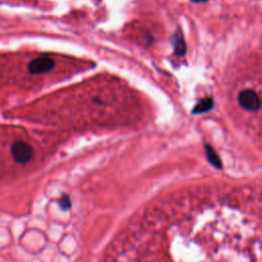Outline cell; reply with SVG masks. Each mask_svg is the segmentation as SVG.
Segmentation results:
<instances>
[{
  "mask_svg": "<svg viewBox=\"0 0 262 262\" xmlns=\"http://www.w3.org/2000/svg\"><path fill=\"white\" fill-rule=\"evenodd\" d=\"M105 262H262V193H176L146 207Z\"/></svg>",
  "mask_w": 262,
  "mask_h": 262,
  "instance_id": "6da1fadb",
  "label": "cell"
},
{
  "mask_svg": "<svg viewBox=\"0 0 262 262\" xmlns=\"http://www.w3.org/2000/svg\"><path fill=\"white\" fill-rule=\"evenodd\" d=\"M12 156L14 160L19 164H26L33 158V148L24 141H17L12 146Z\"/></svg>",
  "mask_w": 262,
  "mask_h": 262,
  "instance_id": "7a4b0ae2",
  "label": "cell"
},
{
  "mask_svg": "<svg viewBox=\"0 0 262 262\" xmlns=\"http://www.w3.org/2000/svg\"><path fill=\"white\" fill-rule=\"evenodd\" d=\"M240 106L250 112H256L261 108V100L259 96L252 89H246L239 94Z\"/></svg>",
  "mask_w": 262,
  "mask_h": 262,
  "instance_id": "3957f363",
  "label": "cell"
},
{
  "mask_svg": "<svg viewBox=\"0 0 262 262\" xmlns=\"http://www.w3.org/2000/svg\"><path fill=\"white\" fill-rule=\"evenodd\" d=\"M55 67V63L50 58H39L33 60L29 64V71L32 74H42L51 71Z\"/></svg>",
  "mask_w": 262,
  "mask_h": 262,
  "instance_id": "277c9868",
  "label": "cell"
},
{
  "mask_svg": "<svg viewBox=\"0 0 262 262\" xmlns=\"http://www.w3.org/2000/svg\"><path fill=\"white\" fill-rule=\"evenodd\" d=\"M172 42H173V47H174L175 54L178 56H183L186 52V46H185V42H184L183 37L180 32H176L174 34Z\"/></svg>",
  "mask_w": 262,
  "mask_h": 262,
  "instance_id": "5b68a950",
  "label": "cell"
},
{
  "mask_svg": "<svg viewBox=\"0 0 262 262\" xmlns=\"http://www.w3.org/2000/svg\"><path fill=\"white\" fill-rule=\"evenodd\" d=\"M212 108H213V100L211 98H207V99H204V100L200 101L196 105V107L193 110V113L194 114L206 113V112H209Z\"/></svg>",
  "mask_w": 262,
  "mask_h": 262,
  "instance_id": "8992f818",
  "label": "cell"
},
{
  "mask_svg": "<svg viewBox=\"0 0 262 262\" xmlns=\"http://www.w3.org/2000/svg\"><path fill=\"white\" fill-rule=\"evenodd\" d=\"M206 152H207V156L208 158L213 162V164H218L219 163V160H218V157L215 153V151L209 147V146H206Z\"/></svg>",
  "mask_w": 262,
  "mask_h": 262,
  "instance_id": "52a82bcc",
  "label": "cell"
},
{
  "mask_svg": "<svg viewBox=\"0 0 262 262\" xmlns=\"http://www.w3.org/2000/svg\"><path fill=\"white\" fill-rule=\"evenodd\" d=\"M192 2L195 4H204V3L208 2V0H192Z\"/></svg>",
  "mask_w": 262,
  "mask_h": 262,
  "instance_id": "ba28073f",
  "label": "cell"
}]
</instances>
